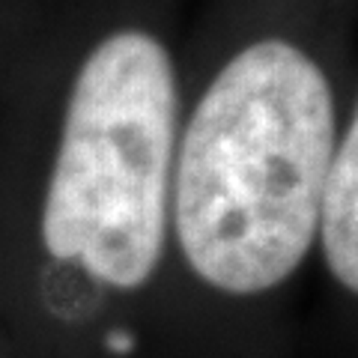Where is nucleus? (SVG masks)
Returning a JSON list of instances; mask_svg holds the SVG:
<instances>
[{"label": "nucleus", "mask_w": 358, "mask_h": 358, "mask_svg": "<svg viewBox=\"0 0 358 358\" xmlns=\"http://www.w3.org/2000/svg\"><path fill=\"white\" fill-rule=\"evenodd\" d=\"M322 251L334 278L358 296V105L341 147H334L320 212Z\"/></svg>", "instance_id": "7ed1b4c3"}, {"label": "nucleus", "mask_w": 358, "mask_h": 358, "mask_svg": "<svg viewBox=\"0 0 358 358\" xmlns=\"http://www.w3.org/2000/svg\"><path fill=\"white\" fill-rule=\"evenodd\" d=\"M176 143V75L143 30H117L87 54L66 102L42 206L54 260L99 284L138 289L159 268Z\"/></svg>", "instance_id": "f03ea898"}, {"label": "nucleus", "mask_w": 358, "mask_h": 358, "mask_svg": "<svg viewBox=\"0 0 358 358\" xmlns=\"http://www.w3.org/2000/svg\"><path fill=\"white\" fill-rule=\"evenodd\" d=\"M334 155L331 87L284 39L242 48L182 134L176 236L200 281L254 296L287 281L320 233Z\"/></svg>", "instance_id": "f257e3e1"}]
</instances>
